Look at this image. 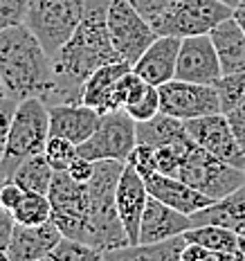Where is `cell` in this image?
Masks as SVG:
<instances>
[{"label": "cell", "instance_id": "cell-1", "mask_svg": "<svg viewBox=\"0 0 245 261\" xmlns=\"http://www.w3.org/2000/svg\"><path fill=\"white\" fill-rule=\"evenodd\" d=\"M108 3L111 0H86V12L70 41L52 54V90L45 104H77L81 101L86 79L97 68L122 61L113 47L108 32Z\"/></svg>", "mask_w": 245, "mask_h": 261}, {"label": "cell", "instance_id": "cell-2", "mask_svg": "<svg viewBox=\"0 0 245 261\" xmlns=\"http://www.w3.org/2000/svg\"><path fill=\"white\" fill-rule=\"evenodd\" d=\"M0 77L16 101L27 97L45 101L52 90V57L23 23L0 30Z\"/></svg>", "mask_w": 245, "mask_h": 261}, {"label": "cell", "instance_id": "cell-3", "mask_svg": "<svg viewBox=\"0 0 245 261\" xmlns=\"http://www.w3.org/2000/svg\"><path fill=\"white\" fill-rule=\"evenodd\" d=\"M126 162L122 160H97L95 173L88 185V237L86 243L106 257L108 252H115L130 246L128 234L124 230V223L115 207V189L122 178Z\"/></svg>", "mask_w": 245, "mask_h": 261}, {"label": "cell", "instance_id": "cell-4", "mask_svg": "<svg viewBox=\"0 0 245 261\" xmlns=\"http://www.w3.org/2000/svg\"><path fill=\"white\" fill-rule=\"evenodd\" d=\"M50 138V108L41 97H27L16 104L7 142L0 158V178L9 180L16 167L27 158L43 153Z\"/></svg>", "mask_w": 245, "mask_h": 261}, {"label": "cell", "instance_id": "cell-5", "mask_svg": "<svg viewBox=\"0 0 245 261\" xmlns=\"http://www.w3.org/2000/svg\"><path fill=\"white\" fill-rule=\"evenodd\" d=\"M84 12L86 0H27L23 25L52 57L70 41Z\"/></svg>", "mask_w": 245, "mask_h": 261}, {"label": "cell", "instance_id": "cell-6", "mask_svg": "<svg viewBox=\"0 0 245 261\" xmlns=\"http://www.w3.org/2000/svg\"><path fill=\"white\" fill-rule=\"evenodd\" d=\"M178 178L192 185L198 192L207 194L209 198L219 200L241 187L245 182V171L216 158L214 153L205 151L203 146H198L194 140H189L182 149Z\"/></svg>", "mask_w": 245, "mask_h": 261}, {"label": "cell", "instance_id": "cell-7", "mask_svg": "<svg viewBox=\"0 0 245 261\" xmlns=\"http://www.w3.org/2000/svg\"><path fill=\"white\" fill-rule=\"evenodd\" d=\"M234 7L223 0H176L165 14L151 20L157 36H200L209 34L219 23L230 18Z\"/></svg>", "mask_w": 245, "mask_h": 261}, {"label": "cell", "instance_id": "cell-8", "mask_svg": "<svg viewBox=\"0 0 245 261\" xmlns=\"http://www.w3.org/2000/svg\"><path fill=\"white\" fill-rule=\"evenodd\" d=\"M47 198L52 205L50 221L61 230V234L86 243L90 210L88 185L77 182L68 171H57L52 178Z\"/></svg>", "mask_w": 245, "mask_h": 261}, {"label": "cell", "instance_id": "cell-9", "mask_svg": "<svg viewBox=\"0 0 245 261\" xmlns=\"http://www.w3.org/2000/svg\"><path fill=\"white\" fill-rule=\"evenodd\" d=\"M138 122L128 115L124 108L117 111L101 113L99 126L86 140L84 144L77 146L79 155L88 160H122L126 162L130 151L138 144Z\"/></svg>", "mask_w": 245, "mask_h": 261}, {"label": "cell", "instance_id": "cell-10", "mask_svg": "<svg viewBox=\"0 0 245 261\" xmlns=\"http://www.w3.org/2000/svg\"><path fill=\"white\" fill-rule=\"evenodd\" d=\"M108 32H111L113 47L117 50L119 59L130 65L157 39L153 25L128 0H111L108 3Z\"/></svg>", "mask_w": 245, "mask_h": 261}, {"label": "cell", "instance_id": "cell-11", "mask_svg": "<svg viewBox=\"0 0 245 261\" xmlns=\"http://www.w3.org/2000/svg\"><path fill=\"white\" fill-rule=\"evenodd\" d=\"M157 90H160V113H167V115L178 117L182 122L223 113L216 86L171 79L167 84L157 86Z\"/></svg>", "mask_w": 245, "mask_h": 261}, {"label": "cell", "instance_id": "cell-12", "mask_svg": "<svg viewBox=\"0 0 245 261\" xmlns=\"http://www.w3.org/2000/svg\"><path fill=\"white\" fill-rule=\"evenodd\" d=\"M189 138L205 151L214 153L221 160L230 162V165L243 169L245 167V153L241 144L236 142V135L232 133V126L227 122L225 113H214V115L194 117L184 122Z\"/></svg>", "mask_w": 245, "mask_h": 261}, {"label": "cell", "instance_id": "cell-13", "mask_svg": "<svg viewBox=\"0 0 245 261\" xmlns=\"http://www.w3.org/2000/svg\"><path fill=\"white\" fill-rule=\"evenodd\" d=\"M221 77H223V68L219 61V52H216L214 43H211V36L200 34L182 39L176 63V77L173 79L214 86Z\"/></svg>", "mask_w": 245, "mask_h": 261}, {"label": "cell", "instance_id": "cell-14", "mask_svg": "<svg viewBox=\"0 0 245 261\" xmlns=\"http://www.w3.org/2000/svg\"><path fill=\"white\" fill-rule=\"evenodd\" d=\"M146 200H149V189H146L144 178L126 162L115 189V207L124 223L130 246L140 243V223H142Z\"/></svg>", "mask_w": 245, "mask_h": 261}, {"label": "cell", "instance_id": "cell-15", "mask_svg": "<svg viewBox=\"0 0 245 261\" xmlns=\"http://www.w3.org/2000/svg\"><path fill=\"white\" fill-rule=\"evenodd\" d=\"M61 230L52 221H45L41 225H14L12 241L7 246L9 261H39L45 259L61 241Z\"/></svg>", "mask_w": 245, "mask_h": 261}, {"label": "cell", "instance_id": "cell-16", "mask_svg": "<svg viewBox=\"0 0 245 261\" xmlns=\"http://www.w3.org/2000/svg\"><path fill=\"white\" fill-rule=\"evenodd\" d=\"M144 182L153 198L162 200L169 207L182 212V214H189V216L214 203V198H209L207 194L194 189L192 185L180 180L178 176H167V173L155 171V173H151L149 178H144Z\"/></svg>", "mask_w": 245, "mask_h": 261}, {"label": "cell", "instance_id": "cell-17", "mask_svg": "<svg viewBox=\"0 0 245 261\" xmlns=\"http://www.w3.org/2000/svg\"><path fill=\"white\" fill-rule=\"evenodd\" d=\"M189 227H194L192 216L169 207L167 203H162V200H157L149 194L142 223H140V243L165 241V239L184 234Z\"/></svg>", "mask_w": 245, "mask_h": 261}, {"label": "cell", "instance_id": "cell-18", "mask_svg": "<svg viewBox=\"0 0 245 261\" xmlns=\"http://www.w3.org/2000/svg\"><path fill=\"white\" fill-rule=\"evenodd\" d=\"M50 108V135H61L74 144H84L99 126L101 113L81 104H54Z\"/></svg>", "mask_w": 245, "mask_h": 261}, {"label": "cell", "instance_id": "cell-19", "mask_svg": "<svg viewBox=\"0 0 245 261\" xmlns=\"http://www.w3.org/2000/svg\"><path fill=\"white\" fill-rule=\"evenodd\" d=\"M182 39L178 36H157L144 50V54L133 63V70L144 81L153 86H162L176 77L178 52H180Z\"/></svg>", "mask_w": 245, "mask_h": 261}, {"label": "cell", "instance_id": "cell-20", "mask_svg": "<svg viewBox=\"0 0 245 261\" xmlns=\"http://www.w3.org/2000/svg\"><path fill=\"white\" fill-rule=\"evenodd\" d=\"M130 68H133V65L126 61H113V63H106V65H101V68H97L84 84L81 104L95 108V111H99V113L117 111L115 108L117 81L122 79Z\"/></svg>", "mask_w": 245, "mask_h": 261}, {"label": "cell", "instance_id": "cell-21", "mask_svg": "<svg viewBox=\"0 0 245 261\" xmlns=\"http://www.w3.org/2000/svg\"><path fill=\"white\" fill-rule=\"evenodd\" d=\"M211 43L219 52V61L223 68V74L241 72L245 70V32L236 23L234 14L219 23L209 32Z\"/></svg>", "mask_w": 245, "mask_h": 261}, {"label": "cell", "instance_id": "cell-22", "mask_svg": "<svg viewBox=\"0 0 245 261\" xmlns=\"http://www.w3.org/2000/svg\"><path fill=\"white\" fill-rule=\"evenodd\" d=\"M192 223L196 225H223V227H230L234 232H241L245 230V182L236 192L223 196V198L214 200L211 205H207L200 212L192 214Z\"/></svg>", "mask_w": 245, "mask_h": 261}, {"label": "cell", "instance_id": "cell-23", "mask_svg": "<svg viewBox=\"0 0 245 261\" xmlns=\"http://www.w3.org/2000/svg\"><path fill=\"white\" fill-rule=\"evenodd\" d=\"M184 239L192 243H200V246L214 250V252H223L230 257V261L234 259H245V241L238 232L230 230V227L223 225H196L189 227L184 232Z\"/></svg>", "mask_w": 245, "mask_h": 261}, {"label": "cell", "instance_id": "cell-24", "mask_svg": "<svg viewBox=\"0 0 245 261\" xmlns=\"http://www.w3.org/2000/svg\"><path fill=\"white\" fill-rule=\"evenodd\" d=\"M138 142L151 144V146H169V144H182L189 140L187 126L182 119L171 117L167 113H157L155 117L146 119V122H138Z\"/></svg>", "mask_w": 245, "mask_h": 261}, {"label": "cell", "instance_id": "cell-25", "mask_svg": "<svg viewBox=\"0 0 245 261\" xmlns=\"http://www.w3.org/2000/svg\"><path fill=\"white\" fill-rule=\"evenodd\" d=\"M187 246L184 234L165 239L157 243H138V246H126L115 252H108L103 259H146V261H180V252Z\"/></svg>", "mask_w": 245, "mask_h": 261}, {"label": "cell", "instance_id": "cell-26", "mask_svg": "<svg viewBox=\"0 0 245 261\" xmlns=\"http://www.w3.org/2000/svg\"><path fill=\"white\" fill-rule=\"evenodd\" d=\"M54 173L57 171L50 167V162L45 160V155L36 153V155H32V158H27V160L20 162L9 180H14L20 189H25V192L47 194L50 192Z\"/></svg>", "mask_w": 245, "mask_h": 261}, {"label": "cell", "instance_id": "cell-27", "mask_svg": "<svg viewBox=\"0 0 245 261\" xmlns=\"http://www.w3.org/2000/svg\"><path fill=\"white\" fill-rule=\"evenodd\" d=\"M50 198L47 194H36V192H25L20 203L12 210L16 223L20 225H41V223L50 221Z\"/></svg>", "mask_w": 245, "mask_h": 261}, {"label": "cell", "instance_id": "cell-28", "mask_svg": "<svg viewBox=\"0 0 245 261\" xmlns=\"http://www.w3.org/2000/svg\"><path fill=\"white\" fill-rule=\"evenodd\" d=\"M43 155L50 162V167L54 171H68L70 165L74 162V158L79 155L77 144L70 142V140L61 138V135H50L43 149Z\"/></svg>", "mask_w": 245, "mask_h": 261}, {"label": "cell", "instance_id": "cell-29", "mask_svg": "<svg viewBox=\"0 0 245 261\" xmlns=\"http://www.w3.org/2000/svg\"><path fill=\"white\" fill-rule=\"evenodd\" d=\"M45 259H50V261H86V259H103V254L84 241L61 237V241L54 246V250Z\"/></svg>", "mask_w": 245, "mask_h": 261}, {"label": "cell", "instance_id": "cell-30", "mask_svg": "<svg viewBox=\"0 0 245 261\" xmlns=\"http://www.w3.org/2000/svg\"><path fill=\"white\" fill-rule=\"evenodd\" d=\"M214 86H216V90H219L223 113H227L230 108L245 101V70L232 72V74H223Z\"/></svg>", "mask_w": 245, "mask_h": 261}, {"label": "cell", "instance_id": "cell-31", "mask_svg": "<svg viewBox=\"0 0 245 261\" xmlns=\"http://www.w3.org/2000/svg\"><path fill=\"white\" fill-rule=\"evenodd\" d=\"M124 111H126L135 122H146V119L155 117L157 113H160V90H157V86L149 84L142 95H140L133 104H128Z\"/></svg>", "mask_w": 245, "mask_h": 261}, {"label": "cell", "instance_id": "cell-32", "mask_svg": "<svg viewBox=\"0 0 245 261\" xmlns=\"http://www.w3.org/2000/svg\"><path fill=\"white\" fill-rule=\"evenodd\" d=\"M126 162L142 178H149L151 173L157 171V149H155V146H151V144L138 142V144H135V149L130 151V155H128Z\"/></svg>", "mask_w": 245, "mask_h": 261}, {"label": "cell", "instance_id": "cell-33", "mask_svg": "<svg viewBox=\"0 0 245 261\" xmlns=\"http://www.w3.org/2000/svg\"><path fill=\"white\" fill-rule=\"evenodd\" d=\"M187 142L157 146V171L167 173V176H178V171H180V162H182V149H184V144Z\"/></svg>", "mask_w": 245, "mask_h": 261}, {"label": "cell", "instance_id": "cell-34", "mask_svg": "<svg viewBox=\"0 0 245 261\" xmlns=\"http://www.w3.org/2000/svg\"><path fill=\"white\" fill-rule=\"evenodd\" d=\"M180 261H230V257L223 252H214V250L200 246V243L187 241V246L180 252Z\"/></svg>", "mask_w": 245, "mask_h": 261}, {"label": "cell", "instance_id": "cell-35", "mask_svg": "<svg viewBox=\"0 0 245 261\" xmlns=\"http://www.w3.org/2000/svg\"><path fill=\"white\" fill-rule=\"evenodd\" d=\"M128 3L151 23V20H155L160 14H165L176 0H128Z\"/></svg>", "mask_w": 245, "mask_h": 261}, {"label": "cell", "instance_id": "cell-36", "mask_svg": "<svg viewBox=\"0 0 245 261\" xmlns=\"http://www.w3.org/2000/svg\"><path fill=\"white\" fill-rule=\"evenodd\" d=\"M16 104L18 101L9 95L0 99V158H3V149H5V142H7V130H9V124H12Z\"/></svg>", "mask_w": 245, "mask_h": 261}, {"label": "cell", "instance_id": "cell-37", "mask_svg": "<svg viewBox=\"0 0 245 261\" xmlns=\"http://www.w3.org/2000/svg\"><path fill=\"white\" fill-rule=\"evenodd\" d=\"M225 115H227V122H230V126H232V133L236 135V142L241 144V149L245 153V101L230 108Z\"/></svg>", "mask_w": 245, "mask_h": 261}, {"label": "cell", "instance_id": "cell-38", "mask_svg": "<svg viewBox=\"0 0 245 261\" xmlns=\"http://www.w3.org/2000/svg\"><path fill=\"white\" fill-rule=\"evenodd\" d=\"M68 173L77 182H88L92 178V173H95V160H88V158H84V155H77L74 158V162L70 165Z\"/></svg>", "mask_w": 245, "mask_h": 261}, {"label": "cell", "instance_id": "cell-39", "mask_svg": "<svg viewBox=\"0 0 245 261\" xmlns=\"http://www.w3.org/2000/svg\"><path fill=\"white\" fill-rule=\"evenodd\" d=\"M23 194H25V189H20L14 180H5L3 187H0V205L7 210H14L20 203Z\"/></svg>", "mask_w": 245, "mask_h": 261}, {"label": "cell", "instance_id": "cell-40", "mask_svg": "<svg viewBox=\"0 0 245 261\" xmlns=\"http://www.w3.org/2000/svg\"><path fill=\"white\" fill-rule=\"evenodd\" d=\"M14 225H16V219H14L12 210H7V207L0 205V248L3 250H7L9 241H12Z\"/></svg>", "mask_w": 245, "mask_h": 261}, {"label": "cell", "instance_id": "cell-41", "mask_svg": "<svg viewBox=\"0 0 245 261\" xmlns=\"http://www.w3.org/2000/svg\"><path fill=\"white\" fill-rule=\"evenodd\" d=\"M234 18H236V23L241 25L245 32V5H236V7H234Z\"/></svg>", "mask_w": 245, "mask_h": 261}, {"label": "cell", "instance_id": "cell-42", "mask_svg": "<svg viewBox=\"0 0 245 261\" xmlns=\"http://www.w3.org/2000/svg\"><path fill=\"white\" fill-rule=\"evenodd\" d=\"M3 97H7V88H5V84H3V77H0V99Z\"/></svg>", "mask_w": 245, "mask_h": 261}, {"label": "cell", "instance_id": "cell-43", "mask_svg": "<svg viewBox=\"0 0 245 261\" xmlns=\"http://www.w3.org/2000/svg\"><path fill=\"white\" fill-rule=\"evenodd\" d=\"M223 3H227V5H232V7H236L238 0H223Z\"/></svg>", "mask_w": 245, "mask_h": 261}, {"label": "cell", "instance_id": "cell-44", "mask_svg": "<svg viewBox=\"0 0 245 261\" xmlns=\"http://www.w3.org/2000/svg\"><path fill=\"white\" fill-rule=\"evenodd\" d=\"M3 182H5V178H0V187H3Z\"/></svg>", "mask_w": 245, "mask_h": 261}, {"label": "cell", "instance_id": "cell-45", "mask_svg": "<svg viewBox=\"0 0 245 261\" xmlns=\"http://www.w3.org/2000/svg\"><path fill=\"white\" fill-rule=\"evenodd\" d=\"M241 237H243V241H245V230H243V232H241Z\"/></svg>", "mask_w": 245, "mask_h": 261}, {"label": "cell", "instance_id": "cell-46", "mask_svg": "<svg viewBox=\"0 0 245 261\" xmlns=\"http://www.w3.org/2000/svg\"><path fill=\"white\" fill-rule=\"evenodd\" d=\"M238 5H245V0H238Z\"/></svg>", "mask_w": 245, "mask_h": 261}, {"label": "cell", "instance_id": "cell-47", "mask_svg": "<svg viewBox=\"0 0 245 261\" xmlns=\"http://www.w3.org/2000/svg\"><path fill=\"white\" fill-rule=\"evenodd\" d=\"M243 171H245V167H243Z\"/></svg>", "mask_w": 245, "mask_h": 261}]
</instances>
